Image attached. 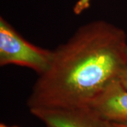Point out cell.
<instances>
[{"label":"cell","instance_id":"ba28073f","mask_svg":"<svg viewBox=\"0 0 127 127\" xmlns=\"http://www.w3.org/2000/svg\"><path fill=\"white\" fill-rule=\"evenodd\" d=\"M0 127H16V126H8L5 124H3V123H1L0 124Z\"/></svg>","mask_w":127,"mask_h":127},{"label":"cell","instance_id":"9c48e42d","mask_svg":"<svg viewBox=\"0 0 127 127\" xmlns=\"http://www.w3.org/2000/svg\"></svg>","mask_w":127,"mask_h":127},{"label":"cell","instance_id":"8992f818","mask_svg":"<svg viewBox=\"0 0 127 127\" xmlns=\"http://www.w3.org/2000/svg\"><path fill=\"white\" fill-rule=\"evenodd\" d=\"M119 81L123 86L127 90V67L122 73L119 78Z\"/></svg>","mask_w":127,"mask_h":127},{"label":"cell","instance_id":"6da1fadb","mask_svg":"<svg viewBox=\"0 0 127 127\" xmlns=\"http://www.w3.org/2000/svg\"><path fill=\"white\" fill-rule=\"evenodd\" d=\"M127 35L97 20L83 25L52 51L49 68L33 85L32 108L90 107L127 67Z\"/></svg>","mask_w":127,"mask_h":127},{"label":"cell","instance_id":"3957f363","mask_svg":"<svg viewBox=\"0 0 127 127\" xmlns=\"http://www.w3.org/2000/svg\"><path fill=\"white\" fill-rule=\"evenodd\" d=\"M30 111L50 127H112L90 107L32 108Z\"/></svg>","mask_w":127,"mask_h":127},{"label":"cell","instance_id":"7a4b0ae2","mask_svg":"<svg viewBox=\"0 0 127 127\" xmlns=\"http://www.w3.org/2000/svg\"><path fill=\"white\" fill-rule=\"evenodd\" d=\"M52 51L28 42L4 18L0 17V66L14 64L44 73L50 66Z\"/></svg>","mask_w":127,"mask_h":127},{"label":"cell","instance_id":"5b68a950","mask_svg":"<svg viewBox=\"0 0 127 127\" xmlns=\"http://www.w3.org/2000/svg\"><path fill=\"white\" fill-rule=\"evenodd\" d=\"M91 6V0H78L75 6H73V13L76 15H79L88 9Z\"/></svg>","mask_w":127,"mask_h":127},{"label":"cell","instance_id":"277c9868","mask_svg":"<svg viewBox=\"0 0 127 127\" xmlns=\"http://www.w3.org/2000/svg\"><path fill=\"white\" fill-rule=\"evenodd\" d=\"M90 107L110 124H127V90L119 80L112 83Z\"/></svg>","mask_w":127,"mask_h":127},{"label":"cell","instance_id":"52a82bcc","mask_svg":"<svg viewBox=\"0 0 127 127\" xmlns=\"http://www.w3.org/2000/svg\"><path fill=\"white\" fill-rule=\"evenodd\" d=\"M112 127H127V124H111Z\"/></svg>","mask_w":127,"mask_h":127}]
</instances>
